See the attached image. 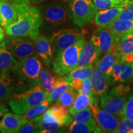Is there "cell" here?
Returning a JSON list of instances; mask_svg holds the SVG:
<instances>
[{
    "label": "cell",
    "mask_w": 133,
    "mask_h": 133,
    "mask_svg": "<svg viewBox=\"0 0 133 133\" xmlns=\"http://www.w3.org/2000/svg\"><path fill=\"white\" fill-rule=\"evenodd\" d=\"M45 1H46V0H30L31 3H35V4H38V3H43Z\"/></svg>",
    "instance_id": "42"
},
{
    "label": "cell",
    "mask_w": 133,
    "mask_h": 133,
    "mask_svg": "<svg viewBox=\"0 0 133 133\" xmlns=\"http://www.w3.org/2000/svg\"><path fill=\"white\" fill-rule=\"evenodd\" d=\"M79 94H88V95L93 94L92 84L91 78L83 79V86L82 89L79 91Z\"/></svg>",
    "instance_id": "37"
},
{
    "label": "cell",
    "mask_w": 133,
    "mask_h": 133,
    "mask_svg": "<svg viewBox=\"0 0 133 133\" xmlns=\"http://www.w3.org/2000/svg\"><path fill=\"white\" fill-rule=\"evenodd\" d=\"M94 118L101 132L115 133L120 119L116 115L111 114L98 107L97 104H91Z\"/></svg>",
    "instance_id": "10"
},
{
    "label": "cell",
    "mask_w": 133,
    "mask_h": 133,
    "mask_svg": "<svg viewBox=\"0 0 133 133\" xmlns=\"http://www.w3.org/2000/svg\"><path fill=\"white\" fill-rule=\"evenodd\" d=\"M26 123V121L25 120L22 115L7 112L0 121V132L3 133L19 132L20 129Z\"/></svg>",
    "instance_id": "14"
},
{
    "label": "cell",
    "mask_w": 133,
    "mask_h": 133,
    "mask_svg": "<svg viewBox=\"0 0 133 133\" xmlns=\"http://www.w3.org/2000/svg\"><path fill=\"white\" fill-rule=\"evenodd\" d=\"M86 41L81 38L74 45L64 50L55 56L52 70L60 76H64L77 67L79 54Z\"/></svg>",
    "instance_id": "4"
},
{
    "label": "cell",
    "mask_w": 133,
    "mask_h": 133,
    "mask_svg": "<svg viewBox=\"0 0 133 133\" xmlns=\"http://www.w3.org/2000/svg\"><path fill=\"white\" fill-rule=\"evenodd\" d=\"M48 96V93L39 83L29 90L15 94L8 103L14 114L23 115L31 108L42 103Z\"/></svg>",
    "instance_id": "3"
},
{
    "label": "cell",
    "mask_w": 133,
    "mask_h": 133,
    "mask_svg": "<svg viewBox=\"0 0 133 133\" xmlns=\"http://www.w3.org/2000/svg\"><path fill=\"white\" fill-rule=\"evenodd\" d=\"M91 40L99 48L100 54L104 55L114 49L116 38L109 26H107L96 30Z\"/></svg>",
    "instance_id": "11"
},
{
    "label": "cell",
    "mask_w": 133,
    "mask_h": 133,
    "mask_svg": "<svg viewBox=\"0 0 133 133\" xmlns=\"http://www.w3.org/2000/svg\"><path fill=\"white\" fill-rule=\"evenodd\" d=\"M46 66H42L39 73V84L48 94L52 92L57 86L60 75L52 72Z\"/></svg>",
    "instance_id": "18"
},
{
    "label": "cell",
    "mask_w": 133,
    "mask_h": 133,
    "mask_svg": "<svg viewBox=\"0 0 133 133\" xmlns=\"http://www.w3.org/2000/svg\"><path fill=\"white\" fill-rule=\"evenodd\" d=\"M118 57V55L115 49H113L104 54V56L96 62V66L109 79L110 78L113 67L115 63L117 61Z\"/></svg>",
    "instance_id": "20"
},
{
    "label": "cell",
    "mask_w": 133,
    "mask_h": 133,
    "mask_svg": "<svg viewBox=\"0 0 133 133\" xmlns=\"http://www.w3.org/2000/svg\"><path fill=\"white\" fill-rule=\"evenodd\" d=\"M8 111H9V109L6 107V105L3 103L2 101H0V118L4 116V115Z\"/></svg>",
    "instance_id": "40"
},
{
    "label": "cell",
    "mask_w": 133,
    "mask_h": 133,
    "mask_svg": "<svg viewBox=\"0 0 133 133\" xmlns=\"http://www.w3.org/2000/svg\"><path fill=\"white\" fill-rule=\"evenodd\" d=\"M41 61L35 55L19 60L11 69L12 74L22 82L33 88L39 83Z\"/></svg>",
    "instance_id": "5"
},
{
    "label": "cell",
    "mask_w": 133,
    "mask_h": 133,
    "mask_svg": "<svg viewBox=\"0 0 133 133\" xmlns=\"http://www.w3.org/2000/svg\"><path fill=\"white\" fill-rule=\"evenodd\" d=\"M50 105H51V104L47 97L40 104L31 108L24 114H23V117H24L25 120L26 121V123H28L29 121L35 118L36 116H38L43 114L48 109Z\"/></svg>",
    "instance_id": "29"
},
{
    "label": "cell",
    "mask_w": 133,
    "mask_h": 133,
    "mask_svg": "<svg viewBox=\"0 0 133 133\" xmlns=\"http://www.w3.org/2000/svg\"><path fill=\"white\" fill-rule=\"evenodd\" d=\"M83 32L76 28H65L54 31L49 36L54 56L82 38Z\"/></svg>",
    "instance_id": "7"
},
{
    "label": "cell",
    "mask_w": 133,
    "mask_h": 133,
    "mask_svg": "<svg viewBox=\"0 0 133 133\" xmlns=\"http://www.w3.org/2000/svg\"><path fill=\"white\" fill-rule=\"evenodd\" d=\"M1 24V13H0V25Z\"/></svg>",
    "instance_id": "46"
},
{
    "label": "cell",
    "mask_w": 133,
    "mask_h": 133,
    "mask_svg": "<svg viewBox=\"0 0 133 133\" xmlns=\"http://www.w3.org/2000/svg\"><path fill=\"white\" fill-rule=\"evenodd\" d=\"M69 132L72 133H97L101 132L97 122L82 123L74 121L70 124Z\"/></svg>",
    "instance_id": "26"
},
{
    "label": "cell",
    "mask_w": 133,
    "mask_h": 133,
    "mask_svg": "<svg viewBox=\"0 0 133 133\" xmlns=\"http://www.w3.org/2000/svg\"><path fill=\"white\" fill-rule=\"evenodd\" d=\"M50 114L57 121H65L71 118L69 108L57 104L48 109Z\"/></svg>",
    "instance_id": "30"
},
{
    "label": "cell",
    "mask_w": 133,
    "mask_h": 133,
    "mask_svg": "<svg viewBox=\"0 0 133 133\" xmlns=\"http://www.w3.org/2000/svg\"><path fill=\"white\" fill-rule=\"evenodd\" d=\"M123 10V7L119 6L97 11L94 17L95 24L99 27L109 26L115 20L117 19Z\"/></svg>",
    "instance_id": "17"
},
{
    "label": "cell",
    "mask_w": 133,
    "mask_h": 133,
    "mask_svg": "<svg viewBox=\"0 0 133 133\" xmlns=\"http://www.w3.org/2000/svg\"><path fill=\"white\" fill-rule=\"evenodd\" d=\"M123 10L118 17L117 19L122 21H132L133 20V1L125 0L122 5Z\"/></svg>",
    "instance_id": "34"
},
{
    "label": "cell",
    "mask_w": 133,
    "mask_h": 133,
    "mask_svg": "<svg viewBox=\"0 0 133 133\" xmlns=\"http://www.w3.org/2000/svg\"><path fill=\"white\" fill-rule=\"evenodd\" d=\"M9 71L4 70L0 72V101L10 99L15 94L32 88L19 79L13 78Z\"/></svg>",
    "instance_id": "9"
},
{
    "label": "cell",
    "mask_w": 133,
    "mask_h": 133,
    "mask_svg": "<svg viewBox=\"0 0 133 133\" xmlns=\"http://www.w3.org/2000/svg\"><path fill=\"white\" fill-rule=\"evenodd\" d=\"M100 51L99 48L91 40L86 42L79 54L77 67L94 65L99 60Z\"/></svg>",
    "instance_id": "16"
},
{
    "label": "cell",
    "mask_w": 133,
    "mask_h": 133,
    "mask_svg": "<svg viewBox=\"0 0 133 133\" xmlns=\"http://www.w3.org/2000/svg\"><path fill=\"white\" fill-rule=\"evenodd\" d=\"M96 96L94 93L91 95L79 93L74 104L69 107L70 114L71 115H75L78 113L89 107L91 104H97V99Z\"/></svg>",
    "instance_id": "21"
},
{
    "label": "cell",
    "mask_w": 133,
    "mask_h": 133,
    "mask_svg": "<svg viewBox=\"0 0 133 133\" xmlns=\"http://www.w3.org/2000/svg\"><path fill=\"white\" fill-rule=\"evenodd\" d=\"M114 49L118 56L133 54V33L117 38Z\"/></svg>",
    "instance_id": "23"
},
{
    "label": "cell",
    "mask_w": 133,
    "mask_h": 133,
    "mask_svg": "<svg viewBox=\"0 0 133 133\" xmlns=\"http://www.w3.org/2000/svg\"><path fill=\"white\" fill-rule=\"evenodd\" d=\"M74 120L76 122L92 123L96 122L92 110L90 106L83 110L81 112L78 113L74 116Z\"/></svg>",
    "instance_id": "33"
},
{
    "label": "cell",
    "mask_w": 133,
    "mask_h": 133,
    "mask_svg": "<svg viewBox=\"0 0 133 133\" xmlns=\"http://www.w3.org/2000/svg\"><path fill=\"white\" fill-rule=\"evenodd\" d=\"M131 1H133V0H131Z\"/></svg>",
    "instance_id": "48"
},
{
    "label": "cell",
    "mask_w": 133,
    "mask_h": 133,
    "mask_svg": "<svg viewBox=\"0 0 133 133\" xmlns=\"http://www.w3.org/2000/svg\"><path fill=\"white\" fill-rule=\"evenodd\" d=\"M17 61V59L6 48L5 41L0 43V72L11 70Z\"/></svg>",
    "instance_id": "24"
},
{
    "label": "cell",
    "mask_w": 133,
    "mask_h": 133,
    "mask_svg": "<svg viewBox=\"0 0 133 133\" xmlns=\"http://www.w3.org/2000/svg\"><path fill=\"white\" fill-rule=\"evenodd\" d=\"M128 96H118L110 90L100 96L101 107L104 110L114 115H120L126 102Z\"/></svg>",
    "instance_id": "12"
},
{
    "label": "cell",
    "mask_w": 133,
    "mask_h": 133,
    "mask_svg": "<svg viewBox=\"0 0 133 133\" xmlns=\"http://www.w3.org/2000/svg\"><path fill=\"white\" fill-rule=\"evenodd\" d=\"M115 133H133V120L121 117Z\"/></svg>",
    "instance_id": "35"
},
{
    "label": "cell",
    "mask_w": 133,
    "mask_h": 133,
    "mask_svg": "<svg viewBox=\"0 0 133 133\" xmlns=\"http://www.w3.org/2000/svg\"><path fill=\"white\" fill-rule=\"evenodd\" d=\"M109 27L117 39L120 36L133 33V20L122 21L116 19L109 25Z\"/></svg>",
    "instance_id": "25"
},
{
    "label": "cell",
    "mask_w": 133,
    "mask_h": 133,
    "mask_svg": "<svg viewBox=\"0 0 133 133\" xmlns=\"http://www.w3.org/2000/svg\"><path fill=\"white\" fill-rule=\"evenodd\" d=\"M110 91L118 96H128L131 92V88L128 86L119 85L112 88Z\"/></svg>",
    "instance_id": "38"
},
{
    "label": "cell",
    "mask_w": 133,
    "mask_h": 133,
    "mask_svg": "<svg viewBox=\"0 0 133 133\" xmlns=\"http://www.w3.org/2000/svg\"><path fill=\"white\" fill-rule=\"evenodd\" d=\"M59 1H62V2H64V3H70L71 0H59Z\"/></svg>",
    "instance_id": "44"
},
{
    "label": "cell",
    "mask_w": 133,
    "mask_h": 133,
    "mask_svg": "<svg viewBox=\"0 0 133 133\" xmlns=\"http://www.w3.org/2000/svg\"><path fill=\"white\" fill-rule=\"evenodd\" d=\"M4 37H5V35H4V33H1V34H0V43L3 42V39H4Z\"/></svg>",
    "instance_id": "43"
},
{
    "label": "cell",
    "mask_w": 133,
    "mask_h": 133,
    "mask_svg": "<svg viewBox=\"0 0 133 133\" xmlns=\"http://www.w3.org/2000/svg\"><path fill=\"white\" fill-rule=\"evenodd\" d=\"M41 16V27L46 30L65 29L73 21L70 6L62 1H53L39 8Z\"/></svg>",
    "instance_id": "2"
},
{
    "label": "cell",
    "mask_w": 133,
    "mask_h": 133,
    "mask_svg": "<svg viewBox=\"0 0 133 133\" xmlns=\"http://www.w3.org/2000/svg\"><path fill=\"white\" fill-rule=\"evenodd\" d=\"M91 79L92 84V92L96 96H101L108 91L109 79L96 66L93 68Z\"/></svg>",
    "instance_id": "19"
},
{
    "label": "cell",
    "mask_w": 133,
    "mask_h": 133,
    "mask_svg": "<svg viewBox=\"0 0 133 133\" xmlns=\"http://www.w3.org/2000/svg\"><path fill=\"white\" fill-rule=\"evenodd\" d=\"M4 41L6 48L18 61L35 55L34 40L30 38L9 36Z\"/></svg>",
    "instance_id": "8"
},
{
    "label": "cell",
    "mask_w": 133,
    "mask_h": 133,
    "mask_svg": "<svg viewBox=\"0 0 133 133\" xmlns=\"http://www.w3.org/2000/svg\"><path fill=\"white\" fill-rule=\"evenodd\" d=\"M132 81H133V74H132Z\"/></svg>",
    "instance_id": "47"
},
{
    "label": "cell",
    "mask_w": 133,
    "mask_h": 133,
    "mask_svg": "<svg viewBox=\"0 0 133 133\" xmlns=\"http://www.w3.org/2000/svg\"><path fill=\"white\" fill-rule=\"evenodd\" d=\"M120 116L133 120V94L126 102Z\"/></svg>",
    "instance_id": "36"
},
{
    "label": "cell",
    "mask_w": 133,
    "mask_h": 133,
    "mask_svg": "<svg viewBox=\"0 0 133 133\" xmlns=\"http://www.w3.org/2000/svg\"><path fill=\"white\" fill-rule=\"evenodd\" d=\"M19 132L21 133H31V132H37L36 130L35 123L32 120L29 121V122L25 124L20 129Z\"/></svg>",
    "instance_id": "39"
},
{
    "label": "cell",
    "mask_w": 133,
    "mask_h": 133,
    "mask_svg": "<svg viewBox=\"0 0 133 133\" xmlns=\"http://www.w3.org/2000/svg\"><path fill=\"white\" fill-rule=\"evenodd\" d=\"M78 94V92L76 89L70 86L69 89L59 98V99L56 101V104L69 108L74 104Z\"/></svg>",
    "instance_id": "31"
},
{
    "label": "cell",
    "mask_w": 133,
    "mask_h": 133,
    "mask_svg": "<svg viewBox=\"0 0 133 133\" xmlns=\"http://www.w3.org/2000/svg\"><path fill=\"white\" fill-rule=\"evenodd\" d=\"M93 68H94V65L76 67L69 74L62 76L66 81L74 78L81 79L89 78H91V75H92Z\"/></svg>",
    "instance_id": "27"
},
{
    "label": "cell",
    "mask_w": 133,
    "mask_h": 133,
    "mask_svg": "<svg viewBox=\"0 0 133 133\" xmlns=\"http://www.w3.org/2000/svg\"><path fill=\"white\" fill-rule=\"evenodd\" d=\"M125 0H93V3L98 11L122 6Z\"/></svg>",
    "instance_id": "32"
},
{
    "label": "cell",
    "mask_w": 133,
    "mask_h": 133,
    "mask_svg": "<svg viewBox=\"0 0 133 133\" xmlns=\"http://www.w3.org/2000/svg\"><path fill=\"white\" fill-rule=\"evenodd\" d=\"M132 74L133 63L124 62L118 57L113 67L110 77L115 83H126L132 79Z\"/></svg>",
    "instance_id": "15"
},
{
    "label": "cell",
    "mask_w": 133,
    "mask_h": 133,
    "mask_svg": "<svg viewBox=\"0 0 133 133\" xmlns=\"http://www.w3.org/2000/svg\"><path fill=\"white\" fill-rule=\"evenodd\" d=\"M13 4L17 13V19L5 29L7 35L25 36L35 39L39 35L42 24L39 8L29 3Z\"/></svg>",
    "instance_id": "1"
},
{
    "label": "cell",
    "mask_w": 133,
    "mask_h": 133,
    "mask_svg": "<svg viewBox=\"0 0 133 133\" xmlns=\"http://www.w3.org/2000/svg\"><path fill=\"white\" fill-rule=\"evenodd\" d=\"M69 83L63 78L62 76H60L57 86L52 92L48 94V98L49 99L50 102L52 104L56 102L59 98L62 95L66 90L70 87Z\"/></svg>",
    "instance_id": "28"
},
{
    "label": "cell",
    "mask_w": 133,
    "mask_h": 133,
    "mask_svg": "<svg viewBox=\"0 0 133 133\" xmlns=\"http://www.w3.org/2000/svg\"><path fill=\"white\" fill-rule=\"evenodd\" d=\"M0 13L1 16V25L4 29L17 19V13L12 3L0 0Z\"/></svg>",
    "instance_id": "22"
},
{
    "label": "cell",
    "mask_w": 133,
    "mask_h": 133,
    "mask_svg": "<svg viewBox=\"0 0 133 133\" xmlns=\"http://www.w3.org/2000/svg\"><path fill=\"white\" fill-rule=\"evenodd\" d=\"M35 49L44 64L50 70L52 69V63L54 61V52L51 45L50 37L44 35H39L34 39Z\"/></svg>",
    "instance_id": "13"
},
{
    "label": "cell",
    "mask_w": 133,
    "mask_h": 133,
    "mask_svg": "<svg viewBox=\"0 0 133 133\" xmlns=\"http://www.w3.org/2000/svg\"><path fill=\"white\" fill-rule=\"evenodd\" d=\"M69 6L76 26L82 28L92 22L97 9L91 0H71Z\"/></svg>",
    "instance_id": "6"
},
{
    "label": "cell",
    "mask_w": 133,
    "mask_h": 133,
    "mask_svg": "<svg viewBox=\"0 0 133 133\" xmlns=\"http://www.w3.org/2000/svg\"><path fill=\"white\" fill-rule=\"evenodd\" d=\"M12 4H20V3H30V0H3Z\"/></svg>",
    "instance_id": "41"
},
{
    "label": "cell",
    "mask_w": 133,
    "mask_h": 133,
    "mask_svg": "<svg viewBox=\"0 0 133 133\" xmlns=\"http://www.w3.org/2000/svg\"><path fill=\"white\" fill-rule=\"evenodd\" d=\"M4 33V30L1 26H0V34H1V33Z\"/></svg>",
    "instance_id": "45"
}]
</instances>
